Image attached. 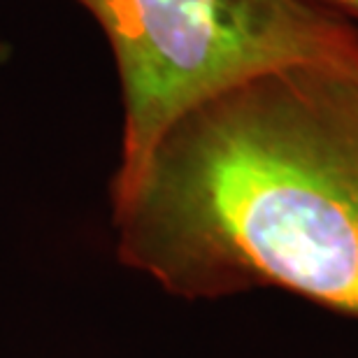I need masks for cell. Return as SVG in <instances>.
Listing matches in <instances>:
<instances>
[{
  "mask_svg": "<svg viewBox=\"0 0 358 358\" xmlns=\"http://www.w3.org/2000/svg\"><path fill=\"white\" fill-rule=\"evenodd\" d=\"M117 256L175 298L282 289L358 319V61L196 105L112 203Z\"/></svg>",
  "mask_w": 358,
  "mask_h": 358,
  "instance_id": "cell-1",
  "label": "cell"
},
{
  "mask_svg": "<svg viewBox=\"0 0 358 358\" xmlns=\"http://www.w3.org/2000/svg\"><path fill=\"white\" fill-rule=\"evenodd\" d=\"M7 54H10V47H7V42H5L3 35H0V63L7 59Z\"/></svg>",
  "mask_w": 358,
  "mask_h": 358,
  "instance_id": "cell-4",
  "label": "cell"
},
{
  "mask_svg": "<svg viewBox=\"0 0 358 358\" xmlns=\"http://www.w3.org/2000/svg\"><path fill=\"white\" fill-rule=\"evenodd\" d=\"M314 3L333 10L335 14H340L342 19L352 21L354 26L358 24V0H314Z\"/></svg>",
  "mask_w": 358,
  "mask_h": 358,
  "instance_id": "cell-3",
  "label": "cell"
},
{
  "mask_svg": "<svg viewBox=\"0 0 358 358\" xmlns=\"http://www.w3.org/2000/svg\"><path fill=\"white\" fill-rule=\"evenodd\" d=\"M112 49L124 124L110 200L179 117L298 63L358 61V26L314 0H75Z\"/></svg>",
  "mask_w": 358,
  "mask_h": 358,
  "instance_id": "cell-2",
  "label": "cell"
}]
</instances>
